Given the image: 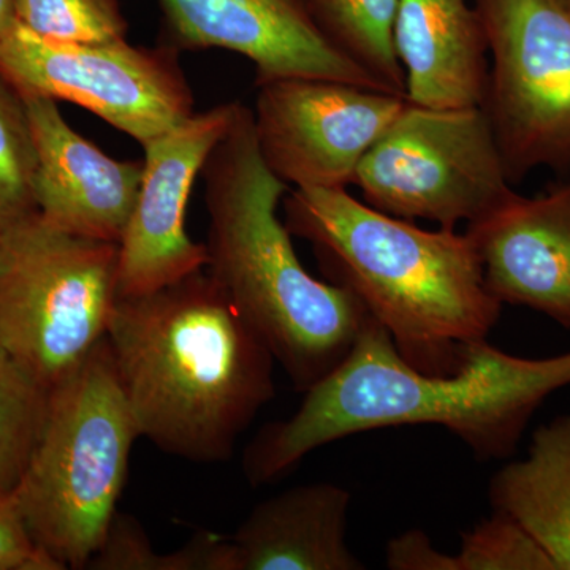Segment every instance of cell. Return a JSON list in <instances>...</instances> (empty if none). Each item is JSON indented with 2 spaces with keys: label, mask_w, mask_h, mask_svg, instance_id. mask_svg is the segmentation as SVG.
Instances as JSON below:
<instances>
[{
  "label": "cell",
  "mask_w": 570,
  "mask_h": 570,
  "mask_svg": "<svg viewBox=\"0 0 570 570\" xmlns=\"http://www.w3.org/2000/svg\"><path fill=\"white\" fill-rule=\"evenodd\" d=\"M29 31L63 43L127 40L129 21L119 0H14Z\"/></svg>",
  "instance_id": "22"
},
{
  "label": "cell",
  "mask_w": 570,
  "mask_h": 570,
  "mask_svg": "<svg viewBox=\"0 0 570 570\" xmlns=\"http://www.w3.org/2000/svg\"><path fill=\"white\" fill-rule=\"evenodd\" d=\"M558 3L562 7V9L568 10L570 13V0H557Z\"/></svg>",
  "instance_id": "27"
},
{
  "label": "cell",
  "mask_w": 570,
  "mask_h": 570,
  "mask_svg": "<svg viewBox=\"0 0 570 570\" xmlns=\"http://www.w3.org/2000/svg\"><path fill=\"white\" fill-rule=\"evenodd\" d=\"M455 562L456 570H554L542 547L512 517L494 509L464 532Z\"/></svg>",
  "instance_id": "23"
},
{
  "label": "cell",
  "mask_w": 570,
  "mask_h": 570,
  "mask_svg": "<svg viewBox=\"0 0 570 570\" xmlns=\"http://www.w3.org/2000/svg\"><path fill=\"white\" fill-rule=\"evenodd\" d=\"M284 214L288 232L313 245L332 283L363 303L415 370L452 373L464 346L497 326L504 305L466 232L425 230L347 189L288 190Z\"/></svg>",
  "instance_id": "3"
},
{
  "label": "cell",
  "mask_w": 570,
  "mask_h": 570,
  "mask_svg": "<svg viewBox=\"0 0 570 570\" xmlns=\"http://www.w3.org/2000/svg\"><path fill=\"white\" fill-rule=\"evenodd\" d=\"M17 3L14 0H0V43L17 26Z\"/></svg>",
  "instance_id": "26"
},
{
  "label": "cell",
  "mask_w": 570,
  "mask_h": 570,
  "mask_svg": "<svg viewBox=\"0 0 570 570\" xmlns=\"http://www.w3.org/2000/svg\"><path fill=\"white\" fill-rule=\"evenodd\" d=\"M37 154L20 91L0 75V232L37 213Z\"/></svg>",
  "instance_id": "21"
},
{
  "label": "cell",
  "mask_w": 570,
  "mask_h": 570,
  "mask_svg": "<svg viewBox=\"0 0 570 570\" xmlns=\"http://www.w3.org/2000/svg\"><path fill=\"white\" fill-rule=\"evenodd\" d=\"M137 439L105 336L51 389L39 444L14 489L33 539L63 570L88 568L104 542Z\"/></svg>",
  "instance_id": "5"
},
{
  "label": "cell",
  "mask_w": 570,
  "mask_h": 570,
  "mask_svg": "<svg viewBox=\"0 0 570 570\" xmlns=\"http://www.w3.org/2000/svg\"><path fill=\"white\" fill-rule=\"evenodd\" d=\"M490 504L508 513L549 554L554 570H570V415L543 423L523 460L493 475Z\"/></svg>",
  "instance_id": "17"
},
{
  "label": "cell",
  "mask_w": 570,
  "mask_h": 570,
  "mask_svg": "<svg viewBox=\"0 0 570 570\" xmlns=\"http://www.w3.org/2000/svg\"><path fill=\"white\" fill-rule=\"evenodd\" d=\"M387 568L392 570H456L455 554L433 546L425 532L412 530L390 540Z\"/></svg>",
  "instance_id": "25"
},
{
  "label": "cell",
  "mask_w": 570,
  "mask_h": 570,
  "mask_svg": "<svg viewBox=\"0 0 570 570\" xmlns=\"http://www.w3.org/2000/svg\"><path fill=\"white\" fill-rule=\"evenodd\" d=\"M0 570H63L33 539L14 490H0Z\"/></svg>",
  "instance_id": "24"
},
{
  "label": "cell",
  "mask_w": 570,
  "mask_h": 570,
  "mask_svg": "<svg viewBox=\"0 0 570 570\" xmlns=\"http://www.w3.org/2000/svg\"><path fill=\"white\" fill-rule=\"evenodd\" d=\"M22 99L37 154V213L67 234L119 245L140 190L142 163L112 159L86 140L56 100Z\"/></svg>",
  "instance_id": "13"
},
{
  "label": "cell",
  "mask_w": 570,
  "mask_h": 570,
  "mask_svg": "<svg viewBox=\"0 0 570 570\" xmlns=\"http://www.w3.org/2000/svg\"><path fill=\"white\" fill-rule=\"evenodd\" d=\"M254 127L266 167L288 187L347 189L406 96L325 78L258 85Z\"/></svg>",
  "instance_id": "10"
},
{
  "label": "cell",
  "mask_w": 570,
  "mask_h": 570,
  "mask_svg": "<svg viewBox=\"0 0 570 570\" xmlns=\"http://www.w3.org/2000/svg\"><path fill=\"white\" fill-rule=\"evenodd\" d=\"M466 235L494 298L570 330V184L534 198L515 194Z\"/></svg>",
  "instance_id": "14"
},
{
  "label": "cell",
  "mask_w": 570,
  "mask_h": 570,
  "mask_svg": "<svg viewBox=\"0 0 570 570\" xmlns=\"http://www.w3.org/2000/svg\"><path fill=\"white\" fill-rule=\"evenodd\" d=\"M140 438L198 464L232 459L275 396V356L206 269L119 296L107 332Z\"/></svg>",
  "instance_id": "2"
},
{
  "label": "cell",
  "mask_w": 570,
  "mask_h": 570,
  "mask_svg": "<svg viewBox=\"0 0 570 570\" xmlns=\"http://www.w3.org/2000/svg\"><path fill=\"white\" fill-rule=\"evenodd\" d=\"M566 387L570 351L523 358L482 340L464 346L452 373L428 374L409 365L387 330L370 317L346 358L306 390L295 414L255 434L243 472L250 485H264L340 439L414 425L445 428L479 460H505L535 411Z\"/></svg>",
  "instance_id": "1"
},
{
  "label": "cell",
  "mask_w": 570,
  "mask_h": 570,
  "mask_svg": "<svg viewBox=\"0 0 570 570\" xmlns=\"http://www.w3.org/2000/svg\"><path fill=\"white\" fill-rule=\"evenodd\" d=\"M0 75L22 96L78 105L141 146L195 112L179 52L160 43H63L17 22L0 43Z\"/></svg>",
  "instance_id": "9"
},
{
  "label": "cell",
  "mask_w": 570,
  "mask_h": 570,
  "mask_svg": "<svg viewBox=\"0 0 570 570\" xmlns=\"http://www.w3.org/2000/svg\"><path fill=\"white\" fill-rule=\"evenodd\" d=\"M330 40L370 71L390 92L406 96L403 67L393 43L397 0H309Z\"/></svg>",
  "instance_id": "18"
},
{
  "label": "cell",
  "mask_w": 570,
  "mask_h": 570,
  "mask_svg": "<svg viewBox=\"0 0 570 570\" xmlns=\"http://www.w3.org/2000/svg\"><path fill=\"white\" fill-rule=\"evenodd\" d=\"M50 389L0 346V490L13 491L39 444Z\"/></svg>",
  "instance_id": "19"
},
{
  "label": "cell",
  "mask_w": 570,
  "mask_h": 570,
  "mask_svg": "<svg viewBox=\"0 0 570 570\" xmlns=\"http://www.w3.org/2000/svg\"><path fill=\"white\" fill-rule=\"evenodd\" d=\"M202 176L209 217L205 269L295 390L306 392L346 358L371 316L351 291L316 279L299 262L277 214L291 187L262 159L245 105L238 104Z\"/></svg>",
  "instance_id": "4"
},
{
  "label": "cell",
  "mask_w": 570,
  "mask_h": 570,
  "mask_svg": "<svg viewBox=\"0 0 570 570\" xmlns=\"http://www.w3.org/2000/svg\"><path fill=\"white\" fill-rule=\"evenodd\" d=\"M160 45L176 52L227 50L253 62L255 86L325 78L389 91L326 37L309 0H157ZM395 94V92H393Z\"/></svg>",
  "instance_id": "12"
},
{
  "label": "cell",
  "mask_w": 570,
  "mask_h": 570,
  "mask_svg": "<svg viewBox=\"0 0 570 570\" xmlns=\"http://www.w3.org/2000/svg\"><path fill=\"white\" fill-rule=\"evenodd\" d=\"M236 108L238 102H228L194 112L142 145L140 190L119 243L121 296L149 294L206 268V245L186 230L187 205Z\"/></svg>",
  "instance_id": "11"
},
{
  "label": "cell",
  "mask_w": 570,
  "mask_h": 570,
  "mask_svg": "<svg viewBox=\"0 0 570 570\" xmlns=\"http://www.w3.org/2000/svg\"><path fill=\"white\" fill-rule=\"evenodd\" d=\"M393 43L409 102L442 110L482 107L489 45L472 0H397Z\"/></svg>",
  "instance_id": "16"
},
{
  "label": "cell",
  "mask_w": 570,
  "mask_h": 570,
  "mask_svg": "<svg viewBox=\"0 0 570 570\" xmlns=\"http://www.w3.org/2000/svg\"><path fill=\"white\" fill-rule=\"evenodd\" d=\"M224 535L202 531L178 550L159 553L140 521L116 512L99 550L88 562L92 570H216Z\"/></svg>",
  "instance_id": "20"
},
{
  "label": "cell",
  "mask_w": 570,
  "mask_h": 570,
  "mask_svg": "<svg viewBox=\"0 0 570 570\" xmlns=\"http://www.w3.org/2000/svg\"><path fill=\"white\" fill-rule=\"evenodd\" d=\"M491 56L482 108L510 183L570 168V13L557 0H472Z\"/></svg>",
  "instance_id": "8"
},
{
  "label": "cell",
  "mask_w": 570,
  "mask_h": 570,
  "mask_svg": "<svg viewBox=\"0 0 570 570\" xmlns=\"http://www.w3.org/2000/svg\"><path fill=\"white\" fill-rule=\"evenodd\" d=\"M119 245L67 234L39 213L0 232V346L47 389L107 336Z\"/></svg>",
  "instance_id": "6"
},
{
  "label": "cell",
  "mask_w": 570,
  "mask_h": 570,
  "mask_svg": "<svg viewBox=\"0 0 570 570\" xmlns=\"http://www.w3.org/2000/svg\"><path fill=\"white\" fill-rule=\"evenodd\" d=\"M352 497L335 483H307L258 502L223 539L217 570H363L347 543Z\"/></svg>",
  "instance_id": "15"
},
{
  "label": "cell",
  "mask_w": 570,
  "mask_h": 570,
  "mask_svg": "<svg viewBox=\"0 0 570 570\" xmlns=\"http://www.w3.org/2000/svg\"><path fill=\"white\" fill-rule=\"evenodd\" d=\"M352 186L377 212L448 230L478 223L517 194L482 107L442 110L409 100Z\"/></svg>",
  "instance_id": "7"
}]
</instances>
